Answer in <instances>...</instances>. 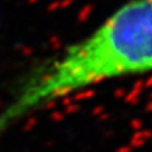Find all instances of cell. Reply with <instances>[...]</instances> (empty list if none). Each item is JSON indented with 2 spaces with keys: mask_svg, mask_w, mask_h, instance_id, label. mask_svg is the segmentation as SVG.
Wrapping results in <instances>:
<instances>
[{
  "mask_svg": "<svg viewBox=\"0 0 152 152\" xmlns=\"http://www.w3.org/2000/svg\"><path fill=\"white\" fill-rule=\"evenodd\" d=\"M147 73H152V0H125L18 80L0 107V140L59 100Z\"/></svg>",
  "mask_w": 152,
  "mask_h": 152,
  "instance_id": "1",
  "label": "cell"
}]
</instances>
